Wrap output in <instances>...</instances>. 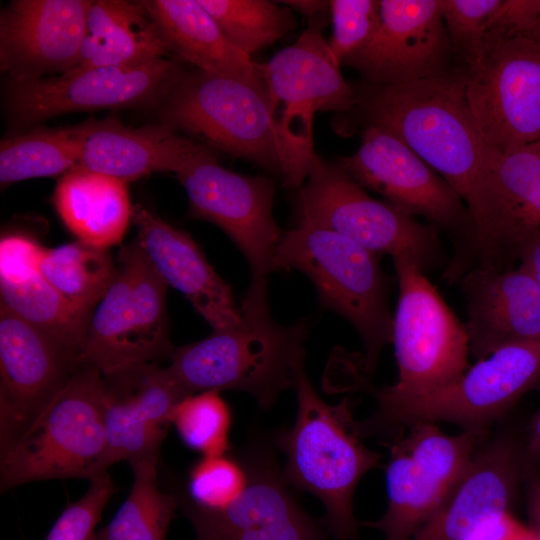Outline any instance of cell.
I'll return each instance as SVG.
<instances>
[{
  "instance_id": "obj_8",
  "label": "cell",
  "mask_w": 540,
  "mask_h": 540,
  "mask_svg": "<svg viewBox=\"0 0 540 540\" xmlns=\"http://www.w3.org/2000/svg\"><path fill=\"white\" fill-rule=\"evenodd\" d=\"M339 163L361 186L383 196L410 217L419 216L456 240V256L444 277L452 282L475 264V229L468 207L456 190L390 132L374 125L361 131L356 153Z\"/></svg>"
},
{
  "instance_id": "obj_34",
  "label": "cell",
  "mask_w": 540,
  "mask_h": 540,
  "mask_svg": "<svg viewBox=\"0 0 540 540\" xmlns=\"http://www.w3.org/2000/svg\"><path fill=\"white\" fill-rule=\"evenodd\" d=\"M230 42L251 57L296 26L292 11L267 0H198Z\"/></svg>"
},
{
  "instance_id": "obj_25",
  "label": "cell",
  "mask_w": 540,
  "mask_h": 540,
  "mask_svg": "<svg viewBox=\"0 0 540 540\" xmlns=\"http://www.w3.org/2000/svg\"><path fill=\"white\" fill-rule=\"evenodd\" d=\"M458 282L469 351L477 360L504 345L540 338V285L525 269L475 267Z\"/></svg>"
},
{
  "instance_id": "obj_33",
  "label": "cell",
  "mask_w": 540,
  "mask_h": 540,
  "mask_svg": "<svg viewBox=\"0 0 540 540\" xmlns=\"http://www.w3.org/2000/svg\"><path fill=\"white\" fill-rule=\"evenodd\" d=\"M76 126L34 128L1 141L0 183L6 187L37 177H61L78 167Z\"/></svg>"
},
{
  "instance_id": "obj_37",
  "label": "cell",
  "mask_w": 540,
  "mask_h": 540,
  "mask_svg": "<svg viewBox=\"0 0 540 540\" xmlns=\"http://www.w3.org/2000/svg\"><path fill=\"white\" fill-rule=\"evenodd\" d=\"M502 0H444L443 20L451 47L469 66L487 51V38Z\"/></svg>"
},
{
  "instance_id": "obj_24",
  "label": "cell",
  "mask_w": 540,
  "mask_h": 540,
  "mask_svg": "<svg viewBox=\"0 0 540 540\" xmlns=\"http://www.w3.org/2000/svg\"><path fill=\"white\" fill-rule=\"evenodd\" d=\"M132 221L136 242L157 274L188 299L213 331L242 324L231 286L216 273L190 234L140 204L133 207Z\"/></svg>"
},
{
  "instance_id": "obj_43",
  "label": "cell",
  "mask_w": 540,
  "mask_h": 540,
  "mask_svg": "<svg viewBox=\"0 0 540 540\" xmlns=\"http://www.w3.org/2000/svg\"><path fill=\"white\" fill-rule=\"evenodd\" d=\"M280 3L289 6L297 12L307 16L309 19L315 18L322 14H328L330 12L329 1L291 0L281 1Z\"/></svg>"
},
{
  "instance_id": "obj_5",
  "label": "cell",
  "mask_w": 540,
  "mask_h": 540,
  "mask_svg": "<svg viewBox=\"0 0 540 540\" xmlns=\"http://www.w3.org/2000/svg\"><path fill=\"white\" fill-rule=\"evenodd\" d=\"M299 270L317 289L320 304L348 320L364 346L363 373L371 377L383 348L392 342L393 315L378 255L307 221L282 233L273 271Z\"/></svg>"
},
{
  "instance_id": "obj_45",
  "label": "cell",
  "mask_w": 540,
  "mask_h": 540,
  "mask_svg": "<svg viewBox=\"0 0 540 540\" xmlns=\"http://www.w3.org/2000/svg\"><path fill=\"white\" fill-rule=\"evenodd\" d=\"M527 37L531 38L532 40L540 44V8H539L536 21Z\"/></svg>"
},
{
  "instance_id": "obj_1",
  "label": "cell",
  "mask_w": 540,
  "mask_h": 540,
  "mask_svg": "<svg viewBox=\"0 0 540 540\" xmlns=\"http://www.w3.org/2000/svg\"><path fill=\"white\" fill-rule=\"evenodd\" d=\"M357 91L366 125L397 137L461 196L473 225L480 216L486 177L498 151L482 138L465 96L464 72ZM352 109V110H353Z\"/></svg>"
},
{
  "instance_id": "obj_20",
  "label": "cell",
  "mask_w": 540,
  "mask_h": 540,
  "mask_svg": "<svg viewBox=\"0 0 540 540\" xmlns=\"http://www.w3.org/2000/svg\"><path fill=\"white\" fill-rule=\"evenodd\" d=\"M88 0H15L0 14V67L12 83L61 75L78 63Z\"/></svg>"
},
{
  "instance_id": "obj_2",
  "label": "cell",
  "mask_w": 540,
  "mask_h": 540,
  "mask_svg": "<svg viewBox=\"0 0 540 540\" xmlns=\"http://www.w3.org/2000/svg\"><path fill=\"white\" fill-rule=\"evenodd\" d=\"M241 311V325L174 349L168 368L189 395L240 390L268 409L281 392L294 389L310 322L278 324L270 315L267 280L251 282Z\"/></svg>"
},
{
  "instance_id": "obj_31",
  "label": "cell",
  "mask_w": 540,
  "mask_h": 540,
  "mask_svg": "<svg viewBox=\"0 0 540 540\" xmlns=\"http://www.w3.org/2000/svg\"><path fill=\"white\" fill-rule=\"evenodd\" d=\"M159 454L130 461V493L112 520L91 540H165L180 498L160 490L157 479Z\"/></svg>"
},
{
  "instance_id": "obj_17",
  "label": "cell",
  "mask_w": 540,
  "mask_h": 540,
  "mask_svg": "<svg viewBox=\"0 0 540 540\" xmlns=\"http://www.w3.org/2000/svg\"><path fill=\"white\" fill-rule=\"evenodd\" d=\"M81 364L78 352L0 305V452L29 429Z\"/></svg>"
},
{
  "instance_id": "obj_4",
  "label": "cell",
  "mask_w": 540,
  "mask_h": 540,
  "mask_svg": "<svg viewBox=\"0 0 540 540\" xmlns=\"http://www.w3.org/2000/svg\"><path fill=\"white\" fill-rule=\"evenodd\" d=\"M297 418L279 432L285 454L282 471L288 485L315 495L326 510L325 522L339 540H356L354 491L365 473L380 466V454L361 442L349 399L324 402L314 390L304 364L297 371Z\"/></svg>"
},
{
  "instance_id": "obj_14",
  "label": "cell",
  "mask_w": 540,
  "mask_h": 540,
  "mask_svg": "<svg viewBox=\"0 0 540 540\" xmlns=\"http://www.w3.org/2000/svg\"><path fill=\"white\" fill-rule=\"evenodd\" d=\"M465 96L484 141L508 153L540 140V44L503 41L464 72Z\"/></svg>"
},
{
  "instance_id": "obj_9",
  "label": "cell",
  "mask_w": 540,
  "mask_h": 540,
  "mask_svg": "<svg viewBox=\"0 0 540 540\" xmlns=\"http://www.w3.org/2000/svg\"><path fill=\"white\" fill-rule=\"evenodd\" d=\"M167 288L136 241L122 247L114 278L90 315L80 360L103 373L171 356Z\"/></svg>"
},
{
  "instance_id": "obj_26",
  "label": "cell",
  "mask_w": 540,
  "mask_h": 540,
  "mask_svg": "<svg viewBox=\"0 0 540 540\" xmlns=\"http://www.w3.org/2000/svg\"><path fill=\"white\" fill-rule=\"evenodd\" d=\"M79 141L77 168L134 181L157 172L178 174L206 147L181 136L171 127H131L115 117L76 125Z\"/></svg>"
},
{
  "instance_id": "obj_36",
  "label": "cell",
  "mask_w": 540,
  "mask_h": 540,
  "mask_svg": "<svg viewBox=\"0 0 540 540\" xmlns=\"http://www.w3.org/2000/svg\"><path fill=\"white\" fill-rule=\"evenodd\" d=\"M249 471L245 462L227 454L203 456L188 477V499L183 501L205 511H220L246 490Z\"/></svg>"
},
{
  "instance_id": "obj_42",
  "label": "cell",
  "mask_w": 540,
  "mask_h": 540,
  "mask_svg": "<svg viewBox=\"0 0 540 540\" xmlns=\"http://www.w3.org/2000/svg\"><path fill=\"white\" fill-rule=\"evenodd\" d=\"M518 260L540 285V234L532 238L520 251Z\"/></svg>"
},
{
  "instance_id": "obj_21",
  "label": "cell",
  "mask_w": 540,
  "mask_h": 540,
  "mask_svg": "<svg viewBox=\"0 0 540 540\" xmlns=\"http://www.w3.org/2000/svg\"><path fill=\"white\" fill-rule=\"evenodd\" d=\"M106 431L105 469L159 454L175 406L189 394L168 367L155 363L101 372Z\"/></svg>"
},
{
  "instance_id": "obj_16",
  "label": "cell",
  "mask_w": 540,
  "mask_h": 540,
  "mask_svg": "<svg viewBox=\"0 0 540 540\" xmlns=\"http://www.w3.org/2000/svg\"><path fill=\"white\" fill-rule=\"evenodd\" d=\"M327 14L310 19L308 27L290 46L259 64L271 109L288 139L310 161L316 112H348L357 103V91L342 76L323 37Z\"/></svg>"
},
{
  "instance_id": "obj_46",
  "label": "cell",
  "mask_w": 540,
  "mask_h": 540,
  "mask_svg": "<svg viewBox=\"0 0 540 540\" xmlns=\"http://www.w3.org/2000/svg\"><path fill=\"white\" fill-rule=\"evenodd\" d=\"M529 147H531L532 149H534L535 151L540 153V140H538L537 142L529 145Z\"/></svg>"
},
{
  "instance_id": "obj_6",
  "label": "cell",
  "mask_w": 540,
  "mask_h": 540,
  "mask_svg": "<svg viewBox=\"0 0 540 540\" xmlns=\"http://www.w3.org/2000/svg\"><path fill=\"white\" fill-rule=\"evenodd\" d=\"M540 384V338L504 345L453 381L403 397L375 396L378 408L356 422L360 437L394 438L419 421L488 431L525 393ZM389 440V441H390Z\"/></svg>"
},
{
  "instance_id": "obj_30",
  "label": "cell",
  "mask_w": 540,
  "mask_h": 540,
  "mask_svg": "<svg viewBox=\"0 0 540 540\" xmlns=\"http://www.w3.org/2000/svg\"><path fill=\"white\" fill-rule=\"evenodd\" d=\"M168 54L143 1L97 0L90 6L87 33L74 68L136 66Z\"/></svg>"
},
{
  "instance_id": "obj_10",
  "label": "cell",
  "mask_w": 540,
  "mask_h": 540,
  "mask_svg": "<svg viewBox=\"0 0 540 540\" xmlns=\"http://www.w3.org/2000/svg\"><path fill=\"white\" fill-rule=\"evenodd\" d=\"M296 198L298 221L332 230L376 255L411 258L423 271L443 262L437 229L369 196L340 163L316 156Z\"/></svg>"
},
{
  "instance_id": "obj_40",
  "label": "cell",
  "mask_w": 540,
  "mask_h": 540,
  "mask_svg": "<svg viewBox=\"0 0 540 540\" xmlns=\"http://www.w3.org/2000/svg\"><path fill=\"white\" fill-rule=\"evenodd\" d=\"M523 487L530 521L529 529L534 534L536 540H540V472L538 466L527 463Z\"/></svg>"
},
{
  "instance_id": "obj_44",
  "label": "cell",
  "mask_w": 540,
  "mask_h": 540,
  "mask_svg": "<svg viewBox=\"0 0 540 540\" xmlns=\"http://www.w3.org/2000/svg\"><path fill=\"white\" fill-rule=\"evenodd\" d=\"M507 540H536V538L529 528L519 524Z\"/></svg>"
},
{
  "instance_id": "obj_39",
  "label": "cell",
  "mask_w": 540,
  "mask_h": 540,
  "mask_svg": "<svg viewBox=\"0 0 540 540\" xmlns=\"http://www.w3.org/2000/svg\"><path fill=\"white\" fill-rule=\"evenodd\" d=\"M87 492L63 510L44 540H91L102 512L117 491L108 472L93 478Z\"/></svg>"
},
{
  "instance_id": "obj_23",
  "label": "cell",
  "mask_w": 540,
  "mask_h": 540,
  "mask_svg": "<svg viewBox=\"0 0 540 540\" xmlns=\"http://www.w3.org/2000/svg\"><path fill=\"white\" fill-rule=\"evenodd\" d=\"M244 462L247 488L227 508L205 511L183 501L196 540H329L293 498L270 453L256 451Z\"/></svg>"
},
{
  "instance_id": "obj_3",
  "label": "cell",
  "mask_w": 540,
  "mask_h": 540,
  "mask_svg": "<svg viewBox=\"0 0 540 540\" xmlns=\"http://www.w3.org/2000/svg\"><path fill=\"white\" fill-rule=\"evenodd\" d=\"M160 108L163 124L279 174L289 189L309 175L314 160L286 136L264 84L198 69L183 72Z\"/></svg>"
},
{
  "instance_id": "obj_27",
  "label": "cell",
  "mask_w": 540,
  "mask_h": 540,
  "mask_svg": "<svg viewBox=\"0 0 540 540\" xmlns=\"http://www.w3.org/2000/svg\"><path fill=\"white\" fill-rule=\"evenodd\" d=\"M43 246L21 233L0 241V305L79 353L89 318L71 306L39 269Z\"/></svg>"
},
{
  "instance_id": "obj_29",
  "label": "cell",
  "mask_w": 540,
  "mask_h": 540,
  "mask_svg": "<svg viewBox=\"0 0 540 540\" xmlns=\"http://www.w3.org/2000/svg\"><path fill=\"white\" fill-rule=\"evenodd\" d=\"M52 202L78 241L102 249L121 242L133 215L127 182L82 168L60 178Z\"/></svg>"
},
{
  "instance_id": "obj_18",
  "label": "cell",
  "mask_w": 540,
  "mask_h": 540,
  "mask_svg": "<svg viewBox=\"0 0 540 540\" xmlns=\"http://www.w3.org/2000/svg\"><path fill=\"white\" fill-rule=\"evenodd\" d=\"M444 0H380L371 39L342 65L374 86H390L445 74L450 41Z\"/></svg>"
},
{
  "instance_id": "obj_12",
  "label": "cell",
  "mask_w": 540,
  "mask_h": 540,
  "mask_svg": "<svg viewBox=\"0 0 540 540\" xmlns=\"http://www.w3.org/2000/svg\"><path fill=\"white\" fill-rule=\"evenodd\" d=\"M393 263L399 285L392 328L398 379L374 390L382 397L430 391L469 367L466 326L411 258L395 256Z\"/></svg>"
},
{
  "instance_id": "obj_19",
  "label": "cell",
  "mask_w": 540,
  "mask_h": 540,
  "mask_svg": "<svg viewBox=\"0 0 540 540\" xmlns=\"http://www.w3.org/2000/svg\"><path fill=\"white\" fill-rule=\"evenodd\" d=\"M526 466L523 441L513 433L488 437L446 500L409 540H475L509 514Z\"/></svg>"
},
{
  "instance_id": "obj_15",
  "label": "cell",
  "mask_w": 540,
  "mask_h": 540,
  "mask_svg": "<svg viewBox=\"0 0 540 540\" xmlns=\"http://www.w3.org/2000/svg\"><path fill=\"white\" fill-rule=\"evenodd\" d=\"M176 176L186 191L190 216L229 236L251 267V282L267 280L282 236L272 215L273 182L224 168L207 147Z\"/></svg>"
},
{
  "instance_id": "obj_32",
  "label": "cell",
  "mask_w": 540,
  "mask_h": 540,
  "mask_svg": "<svg viewBox=\"0 0 540 540\" xmlns=\"http://www.w3.org/2000/svg\"><path fill=\"white\" fill-rule=\"evenodd\" d=\"M38 265L58 293L88 318L116 272L109 249L78 240L54 248L43 247Z\"/></svg>"
},
{
  "instance_id": "obj_7",
  "label": "cell",
  "mask_w": 540,
  "mask_h": 540,
  "mask_svg": "<svg viewBox=\"0 0 540 540\" xmlns=\"http://www.w3.org/2000/svg\"><path fill=\"white\" fill-rule=\"evenodd\" d=\"M102 374L86 363L11 446L0 452L1 490L53 479H89L104 466Z\"/></svg>"
},
{
  "instance_id": "obj_35",
  "label": "cell",
  "mask_w": 540,
  "mask_h": 540,
  "mask_svg": "<svg viewBox=\"0 0 540 540\" xmlns=\"http://www.w3.org/2000/svg\"><path fill=\"white\" fill-rule=\"evenodd\" d=\"M231 423L230 408L219 391L190 394L171 415V424L184 443L203 456L227 454Z\"/></svg>"
},
{
  "instance_id": "obj_13",
  "label": "cell",
  "mask_w": 540,
  "mask_h": 540,
  "mask_svg": "<svg viewBox=\"0 0 540 540\" xmlns=\"http://www.w3.org/2000/svg\"><path fill=\"white\" fill-rule=\"evenodd\" d=\"M182 73L179 63L167 58L136 66L74 68L11 83L7 111L14 124L29 126L69 112L160 104Z\"/></svg>"
},
{
  "instance_id": "obj_28",
  "label": "cell",
  "mask_w": 540,
  "mask_h": 540,
  "mask_svg": "<svg viewBox=\"0 0 540 540\" xmlns=\"http://www.w3.org/2000/svg\"><path fill=\"white\" fill-rule=\"evenodd\" d=\"M143 2L169 53L207 73L266 85L259 64L230 42L198 0Z\"/></svg>"
},
{
  "instance_id": "obj_22",
  "label": "cell",
  "mask_w": 540,
  "mask_h": 540,
  "mask_svg": "<svg viewBox=\"0 0 540 540\" xmlns=\"http://www.w3.org/2000/svg\"><path fill=\"white\" fill-rule=\"evenodd\" d=\"M474 227L473 268L510 269L522 248L540 234V153L529 146L496 153Z\"/></svg>"
},
{
  "instance_id": "obj_11",
  "label": "cell",
  "mask_w": 540,
  "mask_h": 540,
  "mask_svg": "<svg viewBox=\"0 0 540 540\" xmlns=\"http://www.w3.org/2000/svg\"><path fill=\"white\" fill-rule=\"evenodd\" d=\"M406 428V434L390 440L387 509L380 519L363 523L384 540H409L446 500L488 438L481 430L449 435L430 421Z\"/></svg>"
},
{
  "instance_id": "obj_41",
  "label": "cell",
  "mask_w": 540,
  "mask_h": 540,
  "mask_svg": "<svg viewBox=\"0 0 540 540\" xmlns=\"http://www.w3.org/2000/svg\"><path fill=\"white\" fill-rule=\"evenodd\" d=\"M523 448L528 463L540 466V408L533 415L527 436L523 440Z\"/></svg>"
},
{
  "instance_id": "obj_38",
  "label": "cell",
  "mask_w": 540,
  "mask_h": 540,
  "mask_svg": "<svg viewBox=\"0 0 540 540\" xmlns=\"http://www.w3.org/2000/svg\"><path fill=\"white\" fill-rule=\"evenodd\" d=\"M329 4L332 36L328 48L341 66L375 33L380 20V0H331Z\"/></svg>"
}]
</instances>
